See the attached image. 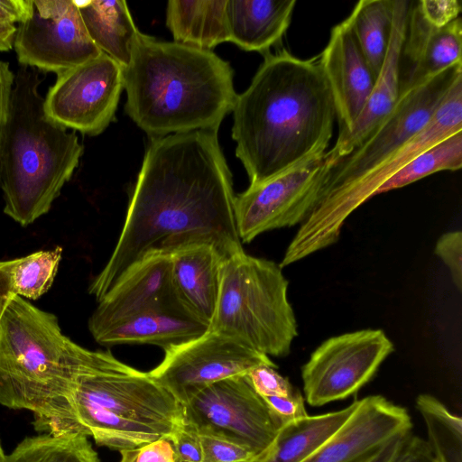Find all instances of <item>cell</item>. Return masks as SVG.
Masks as SVG:
<instances>
[{"mask_svg":"<svg viewBox=\"0 0 462 462\" xmlns=\"http://www.w3.org/2000/svg\"><path fill=\"white\" fill-rule=\"evenodd\" d=\"M232 175L217 132L152 139L146 150L115 249L88 292L99 301L152 252L206 243L226 258L244 251L235 218Z\"/></svg>","mask_w":462,"mask_h":462,"instance_id":"1","label":"cell"},{"mask_svg":"<svg viewBox=\"0 0 462 462\" xmlns=\"http://www.w3.org/2000/svg\"><path fill=\"white\" fill-rule=\"evenodd\" d=\"M236 155L250 184L265 181L325 153L337 116L319 56L266 53L232 109Z\"/></svg>","mask_w":462,"mask_h":462,"instance_id":"2","label":"cell"},{"mask_svg":"<svg viewBox=\"0 0 462 462\" xmlns=\"http://www.w3.org/2000/svg\"><path fill=\"white\" fill-rule=\"evenodd\" d=\"M125 112L152 139L217 132L234 106V70L212 51L139 32L123 68Z\"/></svg>","mask_w":462,"mask_h":462,"instance_id":"3","label":"cell"},{"mask_svg":"<svg viewBox=\"0 0 462 462\" xmlns=\"http://www.w3.org/2000/svg\"><path fill=\"white\" fill-rule=\"evenodd\" d=\"M182 421L181 405L149 372L110 352L95 351L65 404L34 429L92 437L97 445L120 452L169 439Z\"/></svg>","mask_w":462,"mask_h":462,"instance_id":"4","label":"cell"},{"mask_svg":"<svg viewBox=\"0 0 462 462\" xmlns=\"http://www.w3.org/2000/svg\"><path fill=\"white\" fill-rule=\"evenodd\" d=\"M42 82L35 69L21 66L15 72L1 152L4 212L23 226L51 209L84 152L76 132L46 115Z\"/></svg>","mask_w":462,"mask_h":462,"instance_id":"5","label":"cell"},{"mask_svg":"<svg viewBox=\"0 0 462 462\" xmlns=\"http://www.w3.org/2000/svg\"><path fill=\"white\" fill-rule=\"evenodd\" d=\"M94 354L65 336L53 314L14 296L0 319V403L31 411L33 426L46 420Z\"/></svg>","mask_w":462,"mask_h":462,"instance_id":"6","label":"cell"},{"mask_svg":"<svg viewBox=\"0 0 462 462\" xmlns=\"http://www.w3.org/2000/svg\"><path fill=\"white\" fill-rule=\"evenodd\" d=\"M279 264L239 252L226 258L211 330L266 356L290 354L298 325Z\"/></svg>","mask_w":462,"mask_h":462,"instance_id":"7","label":"cell"},{"mask_svg":"<svg viewBox=\"0 0 462 462\" xmlns=\"http://www.w3.org/2000/svg\"><path fill=\"white\" fill-rule=\"evenodd\" d=\"M462 131V78H459L429 124L391 157L350 186L326 195L300 225L280 263L282 268L334 245L347 217L377 189L417 154Z\"/></svg>","mask_w":462,"mask_h":462,"instance_id":"8","label":"cell"},{"mask_svg":"<svg viewBox=\"0 0 462 462\" xmlns=\"http://www.w3.org/2000/svg\"><path fill=\"white\" fill-rule=\"evenodd\" d=\"M459 78H462V62L401 92L387 118L332 169L322 199L355 183L417 135L431 120Z\"/></svg>","mask_w":462,"mask_h":462,"instance_id":"9","label":"cell"},{"mask_svg":"<svg viewBox=\"0 0 462 462\" xmlns=\"http://www.w3.org/2000/svg\"><path fill=\"white\" fill-rule=\"evenodd\" d=\"M183 421L199 435L217 437L262 455L280 426L247 374L214 383L181 405Z\"/></svg>","mask_w":462,"mask_h":462,"instance_id":"10","label":"cell"},{"mask_svg":"<svg viewBox=\"0 0 462 462\" xmlns=\"http://www.w3.org/2000/svg\"><path fill=\"white\" fill-rule=\"evenodd\" d=\"M332 169L323 154L236 195L242 244L270 230L301 225L321 200Z\"/></svg>","mask_w":462,"mask_h":462,"instance_id":"11","label":"cell"},{"mask_svg":"<svg viewBox=\"0 0 462 462\" xmlns=\"http://www.w3.org/2000/svg\"><path fill=\"white\" fill-rule=\"evenodd\" d=\"M382 329L365 328L323 341L301 368L305 399L311 406L343 400L356 393L393 352Z\"/></svg>","mask_w":462,"mask_h":462,"instance_id":"12","label":"cell"},{"mask_svg":"<svg viewBox=\"0 0 462 462\" xmlns=\"http://www.w3.org/2000/svg\"><path fill=\"white\" fill-rule=\"evenodd\" d=\"M260 365L276 366L268 356L208 329L196 338L164 350L163 360L149 373L183 405L205 387L247 374Z\"/></svg>","mask_w":462,"mask_h":462,"instance_id":"13","label":"cell"},{"mask_svg":"<svg viewBox=\"0 0 462 462\" xmlns=\"http://www.w3.org/2000/svg\"><path fill=\"white\" fill-rule=\"evenodd\" d=\"M123 89V67L102 53L58 74L43 108L67 129L96 136L113 121Z\"/></svg>","mask_w":462,"mask_h":462,"instance_id":"14","label":"cell"},{"mask_svg":"<svg viewBox=\"0 0 462 462\" xmlns=\"http://www.w3.org/2000/svg\"><path fill=\"white\" fill-rule=\"evenodd\" d=\"M21 66L60 74L103 52L89 37L74 0H33L14 40Z\"/></svg>","mask_w":462,"mask_h":462,"instance_id":"15","label":"cell"},{"mask_svg":"<svg viewBox=\"0 0 462 462\" xmlns=\"http://www.w3.org/2000/svg\"><path fill=\"white\" fill-rule=\"evenodd\" d=\"M174 303L170 254L152 252L129 267L98 301L88 328L94 337L147 310Z\"/></svg>","mask_w":462,"mask_h":462,"instance_id":"16","label":"cell"},{"mask_svg":"<svg viewBox=\"0 0 462 462\" xmlns=\"http://www.w3.org/2000/svg\"><path fill=\"white\" fill-rule=\"evenodd\" d=\"M412 429L405 408L383 396L357 401L345 423L303 462H355L393 435Z\"/></svg>","mask_w":462,"mask_h":462,"instance_id":"17","label":"cell"},{"mask_svg":"<svg viewBox=\"0 0 462 462\" xmlns=\"http://www.w3.org/2000/svg\"><path fill=\"white\" fill-rule=\"evenodd\" d=\"M319 56L340 123L339 132L349 130L370 97L376 79L346 19L331 29L328 42Z\"/></svg>","mask_w":462,"mask_h":462,"instance_id":"18","label":"cell"},{"mask_svg":"<svg viewBox=\"0 0 462 462\" xmlns=\"http://www.w3.org/2000/svg\"><path fill=\"white\" fill-rule=\"evenodd\" d=\"M411 1L393 0L391 39L385 60L373 91L349 130L338 133L335 145L324 153L333 168L350 154L387 118L401 95V62Z\"/></svg>","mask_w":462,"mask_h":462,"instance_id":"19","label":"cell"},{"mask_svg":"<svg viewBox=\"0 0 462 462\" xmlns=\"http://www.w3.org/2000/svg\"><path fill=\"white\" fill-rule=\"evenodd\" d=\"M169 254L171 287L177 302L193 319L209 328L226 257L206 243L187 245Z\"/></svg>","mask_w":462,"mask_h":462,"instance_id":"20","label":"cell"},{"mask_svg":"<svg viewBox=\"0 0 462 462\" xmlns=\"http://www.w3.org/2000/svg\"><path fill=\"white\" fill-rule=\"evenodd\" d=\"M462 23L458 17L448 25L429 24L411 3L402 59L411 66L401 80V92L417 87L448 68L461 63Z\"/></svg>","mask_w":462,"mask_h":462,"instance_id":"21","label":"cell"},{"mask_svg":"<svg viewBox=\"0 0 462 462\" xmlns=\"http://www.w3.org/2000/svg\"><path fill=\"white\" fill-rule=\"evenodd\" d=\"M208 328L174 303L147 310L93 337L104 346L147 344L166 350L203 335Z\"/></svg>","mask_w":462,"mask_h":462,"instance_id":"22","label":"cell"},{"mask_svg":"<svg viewBox=\"0 0 462 462\" xmlns=\"http://www.w3.org/2000/svg\"><path fill=\"white\" fill-rule=\"evenodd\" d=\"M295 5V0H226L228 42L267 53L287 31Z\"/></svg>","mask_w":462,"mask_h":462,"instance_id":"23","label":"cell"},{"mask_svg":"<svg viewBox=\"0 0 462 462\" xmlns=\"http://www.w3.org/2000/svg\"><path fill=\"white\" fill-rule=\"evenodd\" d=\"M96 46L123 68L131 60L140 31L124 0L75 1Z\"/></svg>","mask_w":462,"mask_h":462,"instance_id":"24","label":"cell"},{"mask_svg":"<svg viewBox=\"0 0 462 462\" xmlns=\"http://www.w3.org/2000/svg\"><path fill=\"white\" fill-rule=\"evenodd\" d=\"M356 405L355 401L345 409L283 425L271 446L249 462H303L345 423Z\"/></svg>","mask_w":462,"mask_h":462,"instance_id":"25","label":"cell"},{"mask_svg":"<svg viewBox=\"0 0 462 462\" xmlns=\"http://www.w3.org/2000/svg\"><path fill=\"white\" fill-rule=\"evenodd\" d=\"M226 0H170L166 25L173 41L209 50L228 42Z\"/></svg>","mask_w":462,"mask_h":462,"instance_id":"26","label":"cell"},{"mask_svg":"<svg viewBox=\"0 0 462 462\" xmlns=\"http://www.w3.org/2000/svg\"><path fill=\"white\" fill-rule=\"evenodd\" d=\"M393 14V0H361L346 18L375 79L387 54Z\"/></svg>","mask_w":462,"mask_h":462,"instance_id":"27","label":"cell"},{"mask_svg":"<svg viewBox=\"0 0 462 462\" xmlns=\"http://www.w3.org/2000/svg\"><path fill=\"white\" fill-rule=\"evenodd\" d=\"M5 462H100L85 436L47 433L24 439Z\"/></svg>","mask_w":462,"mask_h":462,"instance_id":"28","label":"cell"},{"mask_svg":"<svg viewBox=\"0 0 462 462\" xmlns=\"http://www.w3.org/2000/svg\"><path fill=\"white\" fill-rule=\"evenodd\" d=\"M462 166V131L422 151L389 177L374 196L402 188L440 171H457Z\"/></svg>","mask_w":462,"mask_h":462,"instance_id":"29","label":"cell"},{"mask_svg":"<svg viewBox=\"0 0 462 462\" xmlns=\"http://www.w3.org/2000/svg\"><path fill=\"white\" fill-rule=\"evenodd\" d=\"M416 406L428 431L430 447L444 462H462V420L432 395L420 394Z\"/></svg>","mask_w":462,"mask_h":462,"instance_id":"30","label":"cell"},{"mask_svg":"<svg viewBox=\"0 0 462 462\" xmlns=\"http://www.w3.org/2000/svg\"><path fill=\"white\" fill-rule=\"evenodd\" d=\"M62 248L41 250L17 258L12 282L15 295L37 300L52 285L61 259Z\"/></svg>","mask_w":462,"mask_h":462,"instance_id":"31","label":"cell"},{"mask_svg":"<svg viewBox=\"0 0 462 462\" xmlns=\"http://www.w3.org/2000/svg\"><path fill=\"white\" fill-rule=\"evenodd\" d=\"M355 462H444L412 429L401 431Z\"/></svg>","mask_w":462,"mask_h":462,"instance_id":"32","label":"cell"},{"mask_svg":"<svg viewBox=\"0 0 462 462\" xmlns=\"http://www.w3.org/2000/svg\"><path fill=\"white\" fill-rule=\"evenodd\" d=\"M435 254L448 268L452 282L462 291V232L449 231L441 235L435 245Z\"/></svg>","mask_w":462,"mask_h":462,"instance_id":"33","label":"cell"},{"mask_svg":"<svg viewBox=\"0 0 462 462\" xmlns=\"http://www.w3.org/2000/svg\"><path fill=\"white\" fill-rule=\"evenodd\" d=\"M276 367L269 365H260L254 367L247 374L254 389L262 397L285 396L293 393L297 390L288 378L275 370Z\"/></svg>","mask_w":462,"mask_h":462,"instance_id":"34","label":"cell"},{"mask_svg":"<svg viewBox=\"0 0 462 462\" xmlns=\"http://www.w3.org/2000/svg\"><path fill=\"white\" fill-rule=\"evenodd\" d=\"M203 462H249L254 456L245 448L209 435H200Z\"/></svg>","mask_w":462,"mask_h":462,"instance_id":"35","label":"cell"},{"mask_svg":"<svg viewBox=\"0 0 462 462\" xmlns=\"http://www.w3.org/2000/svg\"><path fill=\"white\" fill-rule=\"evenodd\" d=\"M176 462H203L200 435L182 421L169 438Z\"/></svg>","mask_w":462,"mask_h":462,"instance_id":"36","label":"cell"},{"mask_svg":"<svg viewBox=\"0 0 462 462\" xmlns=\"http://www.w3.org/2000/svg\"><path fill=\"white\" fill-rule=\"evenodd\" d=\"M262 398L280 427L308 416L304 397L298 389L289 395H273Z\"/></svg>","mask_w":462,"mask_h":462,"instance_id":"37","label":"cell"},{"mask_svg":"<svg viewBox=\"0 0 462 462\" xmlns=\"http://www.w3.org/2000/svg\"><path fill=\"white\" fill-rule=\"evenodd\" d=\"M424 20L441 28L459 17L461 4L457 0H420L413 2Z\"/></svg>","mask_w":462,"mask_h":462,"instance_id":"38","label":"cell"},{"mask_svg":"<svg viewBox=\"0 0 462 462\" xmlns=\"http://www.w3.org/2000/svg\"><path fill=\"white\" fill-rule=\"evenodd\" d=\"M120 462H176L169 439H161L141 448L120 451Z\"/></svg>","mask_w":462,"mask_h":462,"instance_id":"39","label":"cell"},{"mask_svg":"<svg viewBox=\"0 0 462 462\" xmlns=\"http://www.w3.org/2000/svg\"><path fill=\"white\" fill-rule=\"evenodd\" d=\"M14 77L15 73L10 69L9 63L0 60V160L9 117Z\"/></svg>","mask_w":462,"mask_h":462,"instance_id":"40","label":"cell"},{"mask_svg":"<svg viewBox=\"0 0 462 462\" xmlns=\"http://www.w3.org/2000/svg\"><path fill=\"white\" fill-rule=\"evenodd\" d=\"M33 0H0V22L21 23L32 14Z\"/></svg>","mask_w":462,"mask_h":462,"instance_id":"41","label":"cell"},{"mask_svg":"<svg viewBox=\"0 0 462 462\" xmlns=\"http://www.w3.org/2000/svg\"><path fill=\"white\" fill-rule=\"evenodd\" d=\"M17 258L0 261V319L10 300L15 296L13 290L12 273Z\"/></svg>","mask_w":462,"mask_h":462,"instance_id":"42","label":"cell"},{"mask_svg":"<svg viewBox=\"0 0 462 462\" xmlns=\"http://www.w3.org/2000/svg\"><path fill=\"white\" fill-rule=\"evenodd\" d=\"M16 25L0 22V52L13 49Z\"/></svg>","mask_w":462,"mask_h":462,"instance_id":"43","label":"cell"},{"mask_svg":"<svg viewBox=\"0 0 462 462\" xmlns=\"http://www.w3.org/2000/svg\"><path fill=\"white\" fill-rule=\"evenodd\" d=\"M5 454L2 448V446L0 444V462H5Z\"/></svg>","mask_w":462,"mask_h":462,"instance_id":"44","label":"cell"}]
</instances>
